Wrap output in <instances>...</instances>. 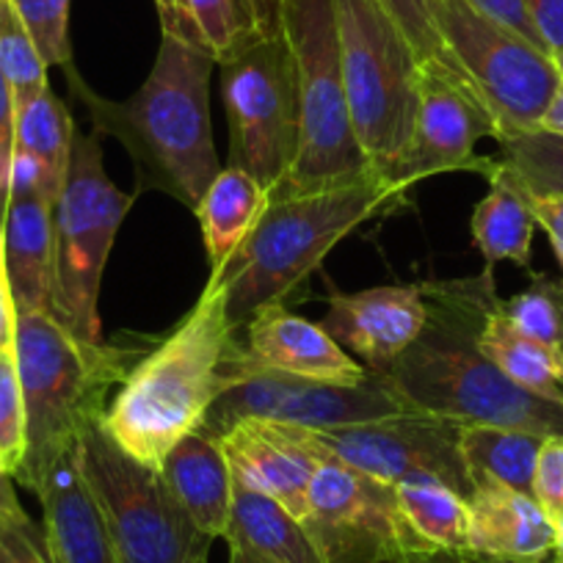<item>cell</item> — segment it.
Segmentation results:
<instances>
[{
    "label": "cell",
    "mask_w": 563,
    "mask_h": 563,
    "mask_svg": "<svg viewBox=\"0 0 563 563\" xmlns=\"http://www.w3.org/2000/svg\"><path fill=\"white\" fill-rule=\"evenodd\" d=\"M420 338L382 373L409 411L459 426H497L539 437H563V404L514 384L478 349L486 312L500 299L495 271L475 279L429 282Z\"/></svg>",
    "instance_id": "obj_1"
},
{
    "label": "cell",
    "mask_w": 563,
    "mask_h": 563,
    "mask_svg": "<svg viewBox=\"0 0 563 563\" xmlns=\"http://www.w3.org/2000/svg\"><path fill=\"white\" fill-rule=\"evenodd\" d=\"M216 62L177 36H161L147 80L128 100H106L78 69L67 78L89 108L97 135H113L135 164V197L164 191L197 208L221 172L210 128V78Z\"/></svg>",
    "instance_id": "obj_2"
},
{
    "label": "cell",
    "mask_w": 563,
    "mask_h": 563,
    "mask_svg": "<svg viewBox=\"0 0 563 563\" xmlns=\"http://www.w3.org/2000/svg\"><path fill=\"white\" fill-rule=\"evenodd\" d=\"M238 327L227 312V294L208 279L202 296L169 338L141 356L106 406L100 429L122 451L153 470H164L177 442L199 431L221 395V365Z\"/></svg>",
    "instance_id": "obj_3"
},
{
    "label": "cell",
    "mask_w": 563,
    "mask_h": 563,
    "mask_svg": "<svg viewBox=\"0 0 563 563\" xmlns=\"http://www.w3.org/2000/svg\"><path fill=\"white\" fill-rule=\"evenodd\" d=\"M144 354V345L89 343L51 310L18 312L14 360L25 404V456L14 481L40 489L64 448L100 422L108 389L122 384Z\"/></svg>",
    "instance_id": "obj_4"
},
{
    "label": "cell",
    "mask_w": 563,
    "mask_h": 563,
    "mask_svg": "<svg viewBox=\"0 0 563 563\" xmlns=\"http://www.w3.org/2000/svg\"><path fill=\"white\" fill-rule=\"evenodd\" d=\"M406 191L367 177L354 186L305 197L274 199L230 263L213 271L227 294V312L238 329L265 305L282 301L323 263L356 227L389 213Z\"/></svg>",
    "instance_id": "obj_5"
},
{
    "label": "cell",
    "mask_w": 563,
    "mask_h": 563,
    "mask_svg": "<svg viewBox=\"0 0 563 563\" xmlns=\"http://www.w3.org/2000/svg\"><path fill=\"white\" fill-rule=\"evenodd\" d=\"M296 75L299 153L274 199L354 186L373 177L349 113L334 0H276Z\"/></svg>",
    "instance_id": "obj_6"
},
{
    "label": "cell",
    "mask_w": 563,
    "mask_h": 563,
    "mask_svg": "<svg viewBox=\"0 0 563 563\" xmlns=\"http://www.w3.org/2000/svg\"><path fill=\"white\" fill-rule=\"evenodd\" d=\"M351 124L373 177L387 183L417 117L420 58L376 0H334Z\"/></svg>",
    "instance_id": "obj_7"
},
{
    "label": "cell",
    "mask_w": 563,
    "mask_h": 563,
    "mask_svg": "<svg viewBox=\"0 0 563 563\" xmlns=\"http://www.w3.org/2000/svg\"><path fill=\"white\" fill-rule=\"evenodd\" d=\"M133 202L135 194H124L108 177L100 135H75L67 180L53 208L51 312L89 343L102 340V271Z\"/></svg>",
    "instance_id": "obj_8"
},
{
    "label": "cell",
    "mask_w": 563,
    "mask_h": 563,
    "mask_svg": "<svg viewBox=\"0 0 563 563\" xmlns=\"http://www.w3.org/2000/svg\"><path fill=\"white\" fill-rule=\"evenodd\" d=\"M78 470L122 563H197L213 539L199 533L161 470L117 445L100 422L78 437Z\"/></svg>",
    "instance_id": "obj_9"
},
{
    "label": "cell",
    "mask_w": 563,
    "mask_h": 563,
    "mask_svg": "<svg viewBox=\"0 0 563 563\" xmlns=\"http://www.w3.org/2000/svg\"><path fill=\"white\" fill-rule=\"evenodd\" d=\"M434 23L451 62L495 117L500 139L539 130L563 80L550 53L467 0H434Z\"/></svg>",
    "instance_id": "obj_10"
},
{
    "label": "cell",
    "mask_w": 563,
    "mask_h": 563,
    "mask_svg": "<svg viewBox=\"0 0 563 563\" xmlns=\"http://www.w3.org/2000/svg\"><path fill=\"white\" fill-rule=\"evenodd\" d=\"M221 67V97L230 122V164L268 194L288 180L299 153V102L282 29L265 34Z\"/></svg>",
    "instance_id": "obj_11"
},
{
    "label": "cell",
    "mask_w": 563,
    "mask_h": 563,
    "mask_svg": "<svg viewBox=\"0 0 563 563\" xmlns=\"http://www.w3.org/2000/svg\"><path fill=\"white\" fill-rule=\"evenodd\" d=\"M221 387L224 389L199 426L202 434L216 440L230 434L243 420H268L299 429H338L409 411L382 373H371L356 387L279 376L249 367L241 360L238 340L221 365Z\"/></svg>",
    "instance_id": "obj_12"
},
{
    "label": "cell",
    "mask_w": 563,
    "mask_h": 563,
    "mask_svg": "<svg viewBox=\"0 0 563 563\" xmlns=\"http://www.w3.org/2000/svg\"><path fill=\"white\" fill-rule=\"evenodd\" d=\"M285 434L321 462H338L384 484L400 481H440L470 500L475 492L459 453L462 426L445 417L404 411L384 420L354 422L338 429L282 426Z\"/></svg>",
    "instance_id": "obj_13"
},
{
    "label": "cell",
    "mask_w": 563,
    "mask_h": 563,
    "mask_svg": "<svg viewBox=\"0 0 563 563\" xmlns=\"http://www.w3.org/2000/svg\"><path fill=\"white\" fill-rule=\"evenodd\" d=\"M301 522L329 563H406L422 552L395 486L338 462L318 464Z\"/></svg>",
    "instance_id": "obj_14"
},
{
    "label": "cell",
    "mask_w": 563,
    "mask_h": 563,
    "mask_svg": "<svg viewBox=\"0 0 563 563\" xmlns=\"http://www.w3.org/2000/svg\"><path fill=\"white\" fill-rule=\"evenodd\" d=\"M417 117L409 147L389 172V186L409 191L417 183L448 172L486 175L492 158H478L481 139H500L495 117L481 102L478 91L459 73L448 53L420 62Z\"/></svg>",
    "instance_id": "obj_15"
},
{
    "label": "cell",
    "mask_w": 563,
    "mask_h": 563,
    "mask_svg": "<svg viewBox=\"0 0 563 563\" xmlns=\"http://www.w3.org/2000/svg\"><path fill=\"white\" fill-rule=\"evenodd\" d=\"M426 318L422 285H382L356 294L332 290L321 327L367 371L384 373L420 338Z\"/></svg>",
    "instance_id": "obj_16"
},
{
    "label": "cell",
    "mask_w": 563,
    "mask_h": 563,
    "mask_svg": "<svg viewBox=\"0 0 563 563\" xmlns=\"http://www.w3.org/2000/svg\"><path fill=\"white\" fill-rule=\"evenodd\" d=\"M241 360L265 373L338 384V387H356L371 376L362 362L334 343L321 323L296 316L282 301L260 307L249 318Z\"/></svg>",
    "instance_id": "obj_17"
},
{
    "label": "cell",
    "mask_w": 563,
    "mask_h": 563,
    "mask_svg": "<svg viewBox=\"0 0 563 563\" xmlns=\"http://www.w3.org/2000/svg\"><path fill=\"white\" fill-rule=\"evenodd\" d=\"M53 208L36 166L25 155H14L12 197L0 219V254L14 312L51 310Z\"/></svg>",
    "instance_id": "obj_18"
},
{
    "label": "cell",
    "mask_w": 563,
    "mask_h": 563,
    "mask_svg": "<svg viewBox=\"0 0 563 563\" xmlns=\"http://www.w3.org/2000/svg\"><path fill=\"white\" fill-rule=\"evenodd\" d=\"M53 563H122L78 470V442L64 448L34 492Z\"/></svg>",
    "instance_id": "obj_19"
},
{
    "label": "cell",
    "mask_w": 563,
    "mask_h": 563,
    "mask_svg": "<svg viewBox=\"0 0 563 563\" xmlns=\"http://www.w3.org/2000/svg\"><path fill=\"white\" fill-rule=\"evenodd\" d=\"M230 467L238 481L274 497L294 517L305 519L307 495L318 459L290 440L268 420H243L227 437H221Z\"/></svg>",
    "instance_id": "obj_20"
},
{
    "label": "cell",
    "mask_w": 563,
    "mask_h": 563,
    "mask_svg": "<svg viewBox=\"0 0 563 563\" xmlns=\"http://www.w3.org/2000/svg\"><path fill=\"white\" fill-rule=\"evenodd\" d=\"M470 550L517 563H547L555 522L528 492L478 486L470 497Z\"/></svg>",
    "instance_id": "obj_21"
},
{
    "label": "cell",
    "mask_w": 563,
    "mask_h": 563,
    "mask_svg": "<svg viewBox=\"0 0 563 563\" xmlns=\"http://www.w3.org/2000/svg\"><path fill=\"white\" fill-rule=\"evenodd\" d=\"M161 473L169 481L183 511L191 517L199 533L213 541L224 539L230 528L235 473H232L221 440L194 431L186 440L177 442Z\"/></svg>",
    "instance_id": "obj_22"
},
{
    "label": "cell",
    "mask_w": 563,
    "mask_h": 563,
    "mask_svg": "<svg viewBox=\"0 0 563 563\" xmlns=\"http://www.w3.org/2000/svg\"><path fill=\"white\" fill-rule=\"evenodd\" d=\"M489 194L473 210V243L484 254L486 268L514 263L519 268H530V249H533L536 216L530 210L528 191L522 183L503 166L500 158H492L486 169Z\"/></svg>",
    "instance_id": "obj_23"
},
{
    "label": "cell",
    "mask_w": 563,
    "mask_h": 563,
    "mask_svg": "<svg viewBox=\"0 0 563 563\" xmlns=\"http://www.w3.org/2000/svg\"><path fill=\"white\" fill-rule=\"evenodd\" d=\"M224 539L227 544L257 552L271 563H329L299 517L238 478Z\"/></svg>",
    "instance_id": "obj_24"
},
{
    "label": "cell",
    "mask_w": 563,
    "mask_h": 563,
    "mask_svg": "<svg viewBox=\"0 0 563 563\" xmlns=\"http://www.w3.org/2000/svg\"><path fill=\"white\" fill-rule=\"evenodd\" d=\"M271 205V194L243 169H221L194 208L210 260V274L230 263Z\"/></svg>",
    "instance_id": "obj_25"
},
{
    "label": "cell",
    "mask_w": 563,
    "mask_h": 563,
    "mask_svg": "<svg viewBox=\"0 0 563 563\" xmlns=\"http://www.w3.org/2000/svg\"><path fill=\"white\" fill-rule=\"evenodd\" d=\"M183 42L208 53L216 64L235 58L279 25L274 0H183Z\"/></svg>",
    "instance_id": "obj_26"
},
{
    "label": "cell",
    "mask_w": 563,
    "mask_h": 563,
    "mask_svg": "<svg viewBox=\"0 0 563 563\" xmlns=\"http://www.w3.org/2000/svg\"><path fill=\"white\" fill-rule=\"evenodd\" d=\"M547 437L497 426H462L459 453L473 486H508L533 495V470Z\"/></svg>",
    "instance_id": "obj_27"
},
{
    "label": "cell",
    "mask_w": 563,
    "mask_h": 563,
    "mask_svg": "<svg viewBox=\"0 0 563 563\" xmlns=\"http://www.w3.org/2000/svg\"><path fill=\"white\" fill-rule=\"evenodd\" d=\"M75 135L73 117L51 86L18 108V155L36 166L42 191L53 205L67 180Z\"/></svg>",
    "instance_id": "obj_28"
},
{
    "label": "cell",
    "mask_w": 563,
    "mask_h": 563,
    "mask_svg": "<svg viewBox=\"0 0 563 563\" xmlns=\"http://www.w3.org/2000/svg\"><path fill=\"white\" fill-rule=\"evenodd\" d=\"M500 301V299H497ZM497 301L481 327L478 349L489 362H495L514 384L541 398L563 404V360L561 351L539 343L519 332L497 310Z\"/></svg>",
    "instance_id": "obj_29"
},
{
    "label": "cell",
    "mask_w": 563,
    "mask_h": 563,
    "mask_svg": "<svg viewBox=\"0 0 563 563\" xmlns=\"http://www.w3.org/2000/svg\"><path fill=\"white\" fill-rule=\"evenodd\" d=\"M400 517L422 552L470 550V500L440 481L395 484Z\"/></svg>",
    "instance_id": "obj_30"
},
{
    "label": "cell",
    "mask_w": 563,
    "mask_h": 563,
    "mask_svg": "<svg viewBox=\"0 0 563 563\" xmlns=\"http://www.w3.org/2000/svg\"><path fill=\"white\" fill-rule=\"evenodd\" d=\"M500 161L528 194L563 197V135L528 130L497 139Z\"/></svg>",
    "instance_id": "obj_31"
},
{
    "label": "cell",
    "mask_w": 563,
    "mask_h": 563,
    "mask_svg": "<svg viewBox=\"0 0 563 563\" xmlns=\"http://www.w3.org/2000/svg\"><path fill=\"white\" fill-rule=\"evenodd\" d=\"M511 327L550 349H563V276L533 274L522 294L497 301Z\"/></svg>",
    "instance_id": "obj_32"
},
{
    "label": "cell",
    "mask_w": 563,
    "mask_h": 563,
    "mask_svg": "<svg viewBox=\"0 0 563 563\" xmlns=\"http://www.w3.org/2000/svg\"><path fill=\"white\" fill-rule=\"evenodd\" d=\"M47 69L12 0H0V73L7 75L18 108L51 86Z\"/></svg>",
    "instance_id": "obj_33"
},
{
    "label": "cell",
    "mask_w": 563,
    "mask_h": 563,
    "mask_svg": "<svg viewBox=\"0 0 563 563\" xmlns=\"http://www.w3.org/2000/svg\"><path fill=\"white\" fill-rule=\"evenodd\" d=\"M12 3L47 67H64V73L75 69L73 45H69V0H12Z\"/></svg>",
    "instance_id": "obj_34"
},
{
    "label": "cell",
    "mask_w": 563,
    "mask_h": 563,
    "mask_svg": "<svg viewBox=\"0 0 563 563\" xmlns=\"http://www.w3.org/2000/svg\"><path fill=\"white\" fill-rule=\"evenodd\" d=\"M25 456V404L14 349L0 354V464L12 475Z\"/></svg>",
    "instance_id": "obj_35"
},
{
    "label": "cell",
    "mask_w": 563,
    "mask_h": 563,
    "mask_svg": "<svg viewBox=\"0 0 563 563\" xmlns=\"http://www.w3.org/2000/svg\"><path fill=\"white\" fill-rule=\"evenodd\" d=\"M376 3L404 31L420 62L440 58L445 53L434 23V0H376Z\"/></svg>",
    "instance_id": "obj_36"
},
{
    "label": "cell",
    "mask_w": 563,
    "mask_h": 563,
    "mask_svg": "<svg viewBox=\"0 0 563 563\" xmlns=\"http://www.w3.org/2000/svg\"><path fill=\"white\" fill-rule=\"evenodd\" d=\"M0 563H53L45 533L25 511H0Z\"/></svg>",
    "instance_id": "obj_37"
},
{
    "label": "cell",
    "mask_w": 563,
    "mask_h": 563,
    "mask_svg": "<svg viewBox=\"0 0 563 563\" xmlns=\"http://www.w3.org/2000/svg\"><path fill=\"white\" fill-rule=\"evenodd\" d=\"M533 497L552 522L563 519V437H547L533 470Z\"/></svg>",
    "instance_id": "obj_38"
},
{
    "label": "cell",
    "mask_w": 563,
    "mask_h": 563,
    "mask_svg": "<svg viewBox=\"0 0 563 563\" xmlns=\"http://www.w3.org/2000/svg\"><path fill=\"white\" fill-rule=\"evenodd\" d=\"M14 155H18V102L7 75L0 73V219L12 197Z\"/></svg>",
    "instance_id": "obj_39"
},
{
    "label": "cell",
    "mask_w": 563,
    "mask_h": 563,
    "mask_svg": "<svg viewBox=\"0 0 563 563\" xmlns=\"http://www.w3.org/2000/svg\"><path fill=\"white\" fill-rule=\"evenodd\" d=\"M467 3L473 9H478L481 14L497 20L500 25L511 29L514 34H519L522 40H528L530 45L541 47V51L547 53V47H544V42H541L539 31H536V25L530 23L528 12H525L522 0H467Z\"/></svg>",
    "instance_id": "obj_40"
},
{
    "label": "cell",
    "mask_w": 563,
    "mask_h": 563,
    "mask_svg": "<svg viewBox=\"0 0 563 563\" xmlns=\"http://www.w3.org/2000/svg\"><path fill=\"white\" fill-rule=\"evenodd\" d=\"M530 23L539 31L547 53L555 56L563 51V0H522Z\"/></svg>",
    "instance_id": "obj_41"
},
{
    "label": "cell",
    "mask_w": 563,
    "mask_h": 563,
    "mask_svg": "<svg viewBox=\"0 0 563 563\" xmlns=\"http://www.w3.org/2000/svg\"><path fill=\"white\" fill-rule=\"evenodd\" d=\"M530 210L536 216V224L547 232L552 243V252H555L558 263L563 268V197H536L528 194Z\"/></svg>",
    "instance_id": "obj_42"
},
{
    "label": "cell",
    "mask_w": 563,
    "mask_h": 563,
    "mask_svg": "<svg viewBox=\"0 0 563 563\" xmlns=\"http://www.w3.org/2000/svg\"><path fill=\"white\" fill-rule=\"evenodd\" d=\"M406 563H517V561H503V558H492L475 550H437V552H420V555H411Z\"/></svg>",
    "instance_id": "obj_43"
},
{
    "label": "cell",
    "mask_w": 563,
    "mask_h": 563,
    "mask_svg": "<svg viewBox=\"0 0 563 563\" xmlns=\"http://www.w3.org/2000/svg\"><path fill=\"white\" fill-rule=\"evenodd\" d=\"M14 323H18V312H14L12 294H9L7 274L0 268V354L14 349Z\"/></svg>",
    "instance_id": "obj_44"
},
{
    "label": "cell",
    "mask_w": 563,
    "mask_h": 563,
    "mask_svg": "<svg viewBox=\"0 0 563 563\" xmlns=\"http://www.w3.org/2000/svg\"><path fill=\"white\" fill-rule=\"evenodd\" d=\"M161 14V29L164 34L186 40V14H183V0H155Z\"/></svg>",
    "instance_id": "obj_45"
},
{
    "label": "cell",
    "mask_w": 563,
    "mask_h": 563,
    "mask_svg": "<svg viewBox=\"0 0 563 563\" xmlns=\"http://www.w3.org/2000/svg\"><path fill=\"white\" fill-rule=\"evenodd\" d=\"M539 130H547V133L563 135V80H561V86H558L555 97H552L550 108H547L544 119H541V128Z\"/></svg>",
    "instance_id": "obj_46"
},
{
    "label": "cell",
    "mask_w": 563,
    "mask_h": 563,
    "mask_svg": "<svg viewBox=\"0 0 563 563\" xmlns=\"http://www.w3.org/2000/svg\"><path fill=\"white\" fill-rule=\"evenodd\" d=\"M0 511H7V514L25 511L18 500V492H14V478L7 473L3 464H0Z\"/></svg>",
    "instance_id": "obj_47"
},
{
    "label": "cell",
    "mask_w": 563,
    "mask_h": 563,
    "mask_svg": "<svg viewBox=\"0 0 563 563\" xmlns=\"http://www.w3.org/2000/svg\"><path fill=\"white\" fill-rule=\"evenodd\" d=\"M230 563H271V561H265V558L257 555V552L230 544Z\"/></svg>",
    "instance_id": "obj_48"
},
{
    "label": "cell",
    "mask_w": 563,
    "mask_h": 563,
    "mask_svg": "<svg viewBox=\"0 0 563 563\" xmlns=\"http://www.w3.org/2000/svg\"><path fill=\"white\" fill-rule=\"evenodd\" d=\"M552 561L563 563V519L555 522V552H552Z\"/></svg>",
    "instance_id": "obj_49"
},
{
    "label": "cell",
    "mask_w": 563,
    "mask_h": 563,
    "mask_svg": "<svg viewBox=\"0 0 563 563\" xmlns=\"http://www.w3.org/2000/svg\"><path fill=\"white\" fill-rule=\"evenodd\" d=\"M552 62H555L558 73H561V78H563V51H561V53H555V56H552Z\"/></svg>",
    "instance_id": "obj_50"
},
{
    "label": "cell",
    "mask_w": 563,
    "mask_h": 563,
    "mask_svg": "<svg viewBox=\"0 0 563 563\" xmlns=\"http://www.w3.org/2000/svg\"><path fill=\"white\" fill-rule=\"evenodd\" d=\"M197 563H208V558H205V561H197Z\"/></svg>",
    "instance_id": "obj_51"
},
{
    "label": "cell",
    "mask_w": 563,
    "mask_h": 563,
    "mask_svg": "<svg viewBox=\"0 0 563 563\" xmlns=\"http://www.w3.org/2000/svg\"><path fill=\"white\" fill-rule=\"evenodd\" d=\"M561 360H563V349H561Z\"/></svg>",
    "instance_id": "obj_52"
},
{
    "label": "cell",
    "mask_w": 563,
    "mask_h": 563,
    "mask_svg": "<svg viewBox=\"0 0 563 563\" xmlns=\"http://www.w3.org/2000/svg\"><path fill=\"white\" fill-rule=\"evenodd\" d=\"M274 3H276V0H274Z\"/></svg>",
    "instance_id": "obj_53"
}]
</instances>
